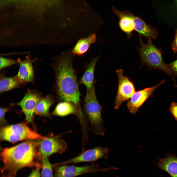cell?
<instances>
[{"instance_id": "1", "label": "cell", "mask_w": 177, "mask_h": 177, "mask_svg": "<svg viewBox=\"0 0 177 177\" xmlns=\"http://www.w3.org/2000/svg\"><path fill=\"white\" fill-rule=\"evenodd\" d=\"M72 49L51 59L54 61L52 66L55 75L52 90L58 101H66L72 103L76 107L78 116L81 117L83 113L81 106V95L76 72L73 66L74 55Z\"/></svg>"}, {"instance_id": "2", "label": "cell", "mask_w": 177, "mask_h": 177, "mask_svg": "<svg viewBox=\"0 0 177 177\" xmlns=\"http://www.w3.org/2000/svg\"><path fill=\"white\" fill-rule=\"evenodd\" d=\"M39 140H29L4 149L0 154L3 164L1 170L3 175L8 177H16L21 169L35 167L38 164L35 158L38 155L37 148L41 141Z\"/></svg>"}, {"instance_id": "3", "label": "cell", "mask_w": 177, "mask_h": 177, "mask_svg": "<svg viewBox=\"0 0 177 177\" xmlns=\"http://www.w3.org/2000/svg\"><path fill=\"white\" fill-rule=\"evenodd\" d=\"M102 110V107L96 97L95 87L87 90L83 111L89 130L96 134L103 136L105 129Z\"/></svg>"}, {"instance_id": "4", "label": "cell", "mask_w": 177, "mask_h": 177, "mask_svg": "<svg viewBox=\"0 0 177 177\" xmlns=\"http://www.w3.org/2000/svg\"><path fill=\"white\" fill-rule=\"evenodd\" d=\"M142 36L139 34V45L138 48L140 62L149 70L158 69L165 72L173 79L175 87H177L175 80L163 60L162 49L155 46L152 41H147L145 44Z\"/></svg>"}, {"instance_id": "5", "label": "cell", "mask_w": 177, "mask_h": 177, "mask_svg": "<svg viewBox=\"0 0 177 177\" xmlns=\"http://www.w3.org/2000/svg\"><path fill=\"white\" fill-rule=\"evenodd\" d=\"M45 137L32 130L24 123L6 126L0 130V140L12 143L25 140L42 139Z\"/></svg>"}, {"instance_id": "6", "label": "cell", "mask_w": 177, "mask_h": 177, "mask_svg": "<svg viewBox=\"0 0 177 177\" xmlns=\"http://www.w3.org/2000/svg\"><path fill=\"white\" fill-rule=\"evenodd\" d=\"M42 97L41 91L35 89H28L20 101L16 103H11L10 106L20 107L22 112L25 115L26 121L28 123H32L36 105Z\"/></svg>"}, {"instance_id": "7", "label": "cell", "mask_w": 177, "mask_h": 177, "mask_svg": "<svg viewBox=\"0 0 177 177\" xmlns=\"http://www.w3.org/2000/svg\"><path fill=\"white\" fill-rule=\"evenodd\" d=\"M64 134L51 135L42 139L39 145V151L38 152L40 159L42 157H49L54 154H61L67 150V144L61 138Z\"/></svg>"}, {"instance_id": "8", "label": "cell", "mask_w": 177, "mask_h": 177, "mask_svg": "<svg viewBox=\"0 0 177 177\" xmlns=\"http://www.w3.org/2000/svg\"><path fill=\"white\" fill-rule=\"evenodd\" d=\"M116 72L118 78V84L114 107L117 110L124 102L130 99L135 91L133 83L129 78L124 75L122 69H117Z\"/></svg>"}, {"instance_id": "9", "label": "cell", "mask_w": 177, "mask_h": 177, "mask_svg": "<svg viewBox=\"0 0 177 177\" xmlns=\"http://www.w3.org/2000/svg\"><path fill=\"white\" fill-rule=\"evenodd\" d=\"M109 151L108 148L98 146L82 151L78 155L72 158L53 165V166H56L83 162H93L102 158L107 159Z\"/></svg>"}, {"instance_id": "10", "label": "cell", "mask_w": 177, "mask_h": 177, "mask_svg": "<svg viewBox=\"0 0 177 177\" xmlns=\"http://www.w3.org/2000/svg\"><path fill=\"white\" fill-rule=\"evenodd\" d=\"M53 167H55V177H75L86 174L105 171L112 169L110 168H100L94 163L81 166L66 165Z\"/></svg>"}, {"instance_id": "11", "label": "cell", "mask_w": 177, "mask_h": 177, "mask_svg": "<svg viewBox=\"0 0 177 177\" xmlns=\"http://www.w3.org/2000/svg\"><path fill=\"white\" fill-rule=\"evenodd\" d=\"M165 82V80H163L154 86L146 88L135 92L130 99L128 100L126 106L128 111L132 114H135L139 108L151 96L155 89Z\"/></svg>"}, {"instance_id": "12", "label": "cell", "mask_w": 177, "mask_h": 177, "mask_svg": "<svg viewBox=\"0 0 177 177\" xmlns=\"http://www.w3.org/2000/svg\"><path fill=\"white\" fill-rule=\"evenodd\" d=\"M17 60L19 69L16 75L18 79L26 84L27 83H34L35 74L33 63L36 61V59H32L30 56L28 55L25 57L24 60L18 58Z\"/></svg>"}, {"instance_id": "13", "label": "cell", "mask_w": 177, "mask_h": 177, "mask_svg": "<svg viewBox=\"0 0 177 177\" xmlns=\"http://www.w3.org/2000/svg\"><path fill=\"white\" fill-rule=\"evenodd\" d=\"M112 9L114 14L119 18V25L120 29L128 37H131L132 32L134 30V14L128 11L118 10L113 7Z\"/></svg>"}, {"instance_id": "14", "label": "cell", "mask_w": 177, "mask_h": 177, "mask_svg": "<svg viewBox=\"0 0 177 177\" xmlns=\"http://www.w3.org/2000/svg\"><path fill=\"white\" fill-rule=\"evenodd\" d=\"M99 57V56H98L94 58L87 63L84 73L79 80V84L84 85L86 87L87 90H90L95 87L94 71Z\"/></svg>"}, {"instance_id": "15", "label": "cell", "mask_w": 177, "mask_h": 177, "mask_svg": "<svg viewBox=\"0 0 177 177\" xmlns=\"http://www.w3.org/2000/svg\"><path fill=\"white\" fill-rule=\"evenodd\" d=\"M1 70L0 75V93L22 88L26 85L21 82L16 75L12 77L6 76L5 72Z\"/></svg>"}, {"instance_id": "16", "label": "cell", "mask_w": 177, "mask_h": 177, "mask_svg": "<svg viewBox=\"0 0 177 177\" xmlns=\"http://www.w3.org/2000/svg\"><path fill=\"white\" fill-rule=\"evenodd\" d=\"M158 168L168 173L171 177H177V157L169 155L159 159L156 163Z\"/></svg>"}, {"instance_id": "17", "label": "cell", "mask_w": 177, "mask_h": 177, "mask_svg": "<svg viewBox=\"0 0 177 177\" xmlns=\"http://www.w3.org/2000/svg\"><path fill=\"white\" fill-rule=\"evenodd\" d=\"M55 102V99L50 94L42 97L36 105L35 114L41 116L50 118V110Z\"/></svg>"}, {"instance_id": "18", "label": "cell", "mask_w": 177, "mask_h": 177, "mask_svg": "<svg viewBox=\"0 0 177 177\" xmlns=\"http://www.w3.org/2000/svg\"><path fill=\"white\" fill-rule=\"evenodd\" d=\"M96 35L94 33L87 37L82 38L77 42L72 49V53L74 55L81 56L86 53L90 45L96 41Z\"/></svg>"}, {"instance_id": "19", "label": "cell", "mask_w": 177, "mask_h": 177, "mask_svg": "<svg viewBox=\"0 0 177 177\" xmlns=\"http://www.w3.org/2000/svg\"><path fill=\"white\" fill-rule=\"evenodd\" d=\"M51 115L60 117L70 115H74L77 117V112L76 106L73 103L69 101H63L59 102Z\"/></svg>"}, {"instance_id": "20", "label": "cell", "mask_w": 177, "mask_h": 177, "mask_svg": "<svg viewBox=\"0 0 177 177\" xmlns=\"http://www.w3.org/2000/svg\"><path fill=\"white\" fill-rule=\"evenodd\" d=\"M40 159L42 165L41 177H54L53 167L49 161L48 157H42Z\"/></svg>"}, {"instance_id": "21", "label": "cell", "mask_w": 177, "mask_h": 177, "mask_svg": "<svg viewBox=\"0 0 177 177\" xmlns=\"http://www.w3.org/2000/svg\"><path fill=\"white\" fill-rule=\"evenodd\" d=\"M0 70L10 67L18 64L17 60L7 58L0 57Z\"/></svg>"}, {"instance_id": "22", "label": "cell", "mask_w": 177, "mask_h": 177, "mask_svg": "<svg viewBox=\"0 0 177 177\" xmlns=\"http://www.w3.org/2000/svg\"><path fill=\"white\" fill-rule=\"evenodd\" d=\"M172 75L174 77L177 76V59L170 63L166 64Z\"/></svg>"}, {"instance_id": "23", "label": "cell", "mask_w": 177, "mask_h": 177, "mask_svg": "<svg viewBox=\"0 0 177 177\" xmlns=\"http://www.w3.org/2000/svg\"><path fill=\"white\" fill-rule=\"evenodd\" d=\"M42 167L41 164L39 163L34 167L28 177H41L40 170Z\"/></svg>"}, {"instance_id": "24", "label": "cell", "mask_w": 177, "mask_h": 177, "mask_svg": "<svg viewBox=\"0 0 177 177\" xmlns=\"http://www.w3.org/2000/svg\"><path fill=\"white\" fill-rule=\"evenodd\" d=\"M10 110L8 107H0V121L1 124L2 125L6 123L5 119V115L6 113Z\"/></svg>"}, {"instance_id": "25", "label": "cell", "mask_w": 177, "mask_h": 177, "mask_svg": "<svg viewBox=\"0 0 177 177\" xmlns=\"http://www.w3.org/2000/svg\"><path fill=\"white\" fill-rule=\"evenodd\" d=\"M169 110L177 122V103L172 102L170 104Z\"/></svg>"}, {"instance_id": "26", "label": "cell", "mask_w": 177, "mask_h": 177, "mask_svg": "<svg viewBox=\"0 0 177 177\" xmlns=\"http://www.w3.org/2000/svg\"><path fill=\"white\" fill-rule=\"evenodd\" d=\"M171 48L175 54L177 53V29L175 30L174 38L172 44Z\"/></svg>"}, {"instance_id": "27", "label": "cell", "mask_w": 177, "mask_h": 177, "mask_svg": "<svg viewBox=\"0 0 177 177\" xmlns=\"http://www.w3.org/2000/svg\"><path fill=\"white\" fill-rule=\"evenodd\" d=\"M2 177H7V176H5V175H3L2 176Z\"/></svg>"}]
</instances>
